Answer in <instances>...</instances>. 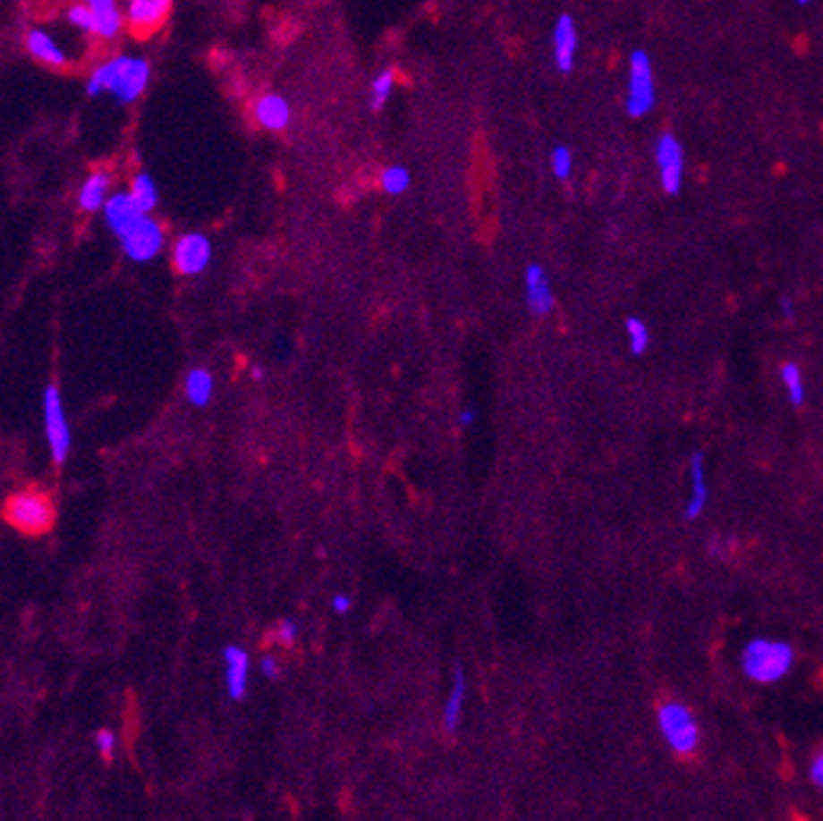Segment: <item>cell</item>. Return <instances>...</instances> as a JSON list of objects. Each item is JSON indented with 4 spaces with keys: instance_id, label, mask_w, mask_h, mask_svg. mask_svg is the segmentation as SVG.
<instances>
[{
    "instance_id": "obj_1",
    "label": "cell",
    "mask_w": 823,
    "mask_h": 821,
    "mask_svg": "<svg viewBox=\"0 0 823 821\" xmlns=\"http://www.w3.org/2000/svg\"><path fill=\"white\" fill-rule=\"evenodd\" d=\"M150 81V64L143 57L133 55H118L98 64L87 81L89 97L98 94H111L121 104H131L138 97H143Z\"/></svg>"
},
{
    "instance_id": "obj_2",
    "label": "cell",
    "mask_w": 823,
    "mask_h": 821,
    "mask_svg": "<svg viewBox=\"0 0 823 821\" xmlns=\"http://www.w3.org/2000/svg\"><path fill=\"white\" fill-rule=\"evenodd\" d=\"M796 664V649L785 639L752 637L740 652V669L755 684H779L792 674Z\"/></svg>"
},
{
    "instance_id": "obj_3",
    "label": "cell",
    "mask_w": 823,
    "mask_h": 821,
    "mask_svg": "<svg viewBox=\"0 0 823 821\" xmlns=\"http://www.w3.org/2000/svg\"><path fill=\"white\" fill-rule=\"evenodd\" d=\"M5 519L22 534H45L55 524V504L42 489H20L5 502Z\"/></svg>"
},
{
    "instance_id": "obj_4",
    "label": "cell",
    "mask_w": 823,
    "mask_h": 821,
    "mask_svg": "<svg viewBox=\"0 0 823 821\" xmlns=\"http://www.w3.org/2000/svg\"><path fill=\"white\" fill-rule=\"evenodd\" d=\"M658 733L664 738V743L681 758H688L698 750L700 745V725L696 715L681 701H666L658 706L657 711Z\"/></svg>"
},
{
    "instance_id": "obj_5",
    "label": "cell",
    "mask_w": 823,
    "mask_h": 821,
    "mask_svg": "<svg viewBox=\"0 0 823 821\" xmlns=\"http://www.w3.org/2000/svg\"><path fill=\"white\" fill-rule=\"evenodd\" d=\"M657 104V81L649 55L644 49H634L630 55V72H627V101L624 108L632 118H641L649 114Z\"/></svg>"
},
{
    "instance_id": "obj_6",
    "label": "cell",
    "mask_w": 823,
    "mask_h": 821,
    "mask_svg": "<svg viewBox=\"0 0 823 821\" xmlns=\"http://www.w3.org/2000/svg\"><path fill=\"white\" fill-rule=\"evenodd\" d=\"M121 239V249L123 254L136 261V264H148L153 261L165 246V229L153 215H143L138 219L136 224L126 229Z\"/></svg>"
},
{
    "instance_id": "obj_7",
    "label": "cell",
    "mask_w": 823,
    "mask_h": 821,
    "mask_svg": "<svg viewBox=\"0 0 823 821\" xmlns=\"http://www.w3.org/2000/svg\"><path fill=\"white\" fill-rule=\"evenodd\" d=\"M42 416H45V433H47L52 458L57 465H62L67 460L69 448H72V430H69L67 413H64V403H62V394H59L57 386L45 389Z\"/></svg>"
},
{
    "instance_id": "obj_8",
    "label": "cell",
    "mask_w": 823,
    "mask_h": 821,
    "mask_svg": "<svg viewBox=\"0 0 823 821\" xmlns=\"http://www.w3.org/2000/svg\"><path fill=\"white\" fill-rule=\"evenodd\" d=\"M212 241L199 232H187L177 236L170 249V258L177 274L199 275L212 264Z\"/></svg>"
},
{
    "instance_id": "obj_9",
    "label": "cell",
    "mask_w": 823,
    "mask_h": 821,
    "mask_svg": "<svg viewBox=\"0 0 823 821\" xmlns=\"http://www.w3.org/2000/svg\"><path fill=\"white\" fill-rule=\"evenodd\" d=\"M173 13V0H126L123 20L131 35L146 39L163 28Z\"/></svg>"
},
{
    "instance_id": "obj_10",
    "label": "cell",
    "mask_w": 823,
    "mask_h": 821,
    "mask_svg": "<svg viewBox=\"0 0 823 821\" xmlns=\"http://www.w3.org/2000/svg\"><path fill=\"white\" fill-rule=\"evenodd\" d=\"M654 157H657V170L664 192L678 195L683 187V170H686V156H683L681 140L674 133H661L654 148Z\"/></svg>"
},
{
    "instance_id": "obj_11",
    "label": "cell",
    "mask_w": 823,
    "mask_h": 821,
    "mask_svg": "<svg viewBox=\"0 0 823 821\" xmlns=\"http://www.w3.org/2000/svg\"><path fill=\"white\" fill-rule=\"evenodd\" d=\"M25 49L30 52V57L52 69H67L69 57L67 52L62 49V45L57 42L55 35H49L47 30L32 28L25 35Z\"/></svg>"
},
{
    "instance_id": "obj_12",
    "label": "cell",
    "mask_w": 823,
    "mask_h": 821,
    "mask_svg": "<svg viewBox=\"0 0 823 821\" xmlns=\"http://www.w3.org/2000/svg\"><path fill=\"white\" fill-rule=\"evenodd\" d=\"M523 291H526V305H529V310L533 315L543 317V315L551 313L553 305H556V298H553L551 281H548V275H546V271L539 264H531L526 268Z\"/></svg>"
},
{
    "instance_id": "obj_13",
    "label": "cell",
    "mask_w": 823,
    "mask_h": 821,
    "mask_svg": "<svg viewBox=\"0 0 823 821\" xmlns=\"http://www.w3.org/2000/svg\"><path fill=\"white\" fill-rule=\"evenodd\" d=\"M104 219H106V226L114 232L116 236H121L126 229L136 224L140 216L146 215L140 207L136 205V199L131 197V192H114V195L108 197L106 205H104Z\"/></svg>"
},
{
    "instance_id": "obj_14",
    "label": "cell",
    "mask_w": 823,
    "mask_h": 821,
    "mask_svg": "<svg viewBox=\"0 0 823 821\" xmlns=\"http://www.w3.org/2000/svg\"><path fill=\"white\" fill-rule=\"evenodd\" d=\"M688 475H691V495H688L686 507H683V517L688 521L698 519L708 507V472H706V458L703 453L696 450L691 455L688 462Z\"/></svg>"
},
{
    "instance_id": "obj_15",
    "label": "cell",
    "mask_w": 823,
    "mask_h": 821,
    "mask_svg": "<svg viewBox=\"0 0 823 821\" xmlns=\"http://www.w3.org/2000/svg\"><path fill=\"white\" fill-rule=\"evenodd\" d=\"M578 55V30L571 15H561L553 28V62L561 72H571L575 67Z\"/></svg>"
},
{
    "instance_id": "obj_16",
    "label": "cell",
    "mask_w": 823,
    "mask_h": 821,
    "mask_svg": "<svg viewBox=\"0 0 823 821\" xmlns=\"http://www.w3.org/2000/svg\"><path fill=\"white\" fill-rule=\"evenodd\" d=\"M224 664H226V691L233 701H242L249 689V652L242 647H226L224 649Z\"/></svg>"
},
{
    "instance_id": "obj_17",
    "label": "cell",
    "mask_w": 823,
    "mask_h": 821,
    "mask_svg": "<svg viewBox=\"0 0 823 821\" xmlns=\"http://www.w3.org/2000/svg\"><path fill=\"white\" fill-rule=\"evenodd\" d=\"M108 197H111V173L108 170H94V173H89L87 180L79 187V209L87 212V215H94L98 209H104Z\"/></svg>"
},
{
    "instance_id": "obj_18",
    "label": "cell",
    "mask_w": 823,
    "mask_h": 821,
    "mask_svg": "<svg viewBox=\"0 0 823 821\" xmlns=\"http://www.w3.org/2000/svg\"><path fill=\"white\" fill-rule=\"evenodd\" d=\"M253 118L266 131H283L291 123V104L281 94H263L253 104Z\"/></svg>"
},
{
    "instance_id": "obj_19",
    "label": "cell",
    "mask_w": 823,
    "mask_h": 821,
    "mask_svg": "<svg viewBox=\"0 0 823 821\" xmlns=\"http://www.w3.org/2000/svg\"><path fill=\"white\" fill-rule=\"evenodd\" d=\"M97 13V38L114 39L121 35L126 25L123 10L118 8V0H84Z\"/></svg>"
},
{
    "instance_id": "obj_20",
    "label": "cell",
    "mask_w": 823,
    "mask_h": 821,
    "mask_svg": "<svg viewBox=\"0 0 823 821\" xmlns=\"http://www.w3.org/2000/svg\"><path fill=\"white\" fill-rule=\"evenodd\" d=\"M465 672L457 666L455 674H453V686H450V694H447L445 708H443V725H445L447 733H455L457 725H460V715H462V706H465Z\"/></svg>"
},
{
    "instance_id": "obj_21",
    "label": "cell",
    "mask_w": 823,
    "mask_h": 821,
    "mask_svg": "<svg viewBox=\"0 0 823 821\" xmlns=\"http://www.w3.org/2000/svg\"><path fill=\"white\" fill-rule=\"evenodd\" d=\"M184 394H187V399L194 406H207V403L212 402L214 394L212 374L202 369V367L192 369V372L187 374V379H184Z\"/></svg>"
},
{
    "instance_id": "obj_22",
    "label": "cell",
    "mask_w": 823,
    "mask_h": 821,
    "mask_svg": "<svg viewBox=\"0 0 823 821\" xmlns=\"http://www.w3.org/2000/svg\"><path fill=\"white\" fill-rule=\"evenodd\" d=\"M128 192H131V197L136 199V205L140 207L146 215H153V209H156L157 202H160V192H157L156 180L148 175V173H138V175H133Z\"/></svg>"
},
{
    "instance_id": "obj_23",
    "label": "cell",
    "mask_w": 823,
    "mask_h": 821,
    "mask_svg": "<svg viewBox=\"0 0 823 821\" xmlns=\"http://www.w3.org/2000/svg\"><path fill=\"white\" fill-rule=\"evenodd\" d=\"M779 377H782V384H785L789 403H792L794 409H802L806 402L804 372H802V367L796 362H785L779 367Z\"/></svg>"
},
{
    "instance_id": "obj_24",
    "label": "cell",
    "mask_w": 823,
    "mask_h": 821,
    "mask_svg": "<svg viewBox=\"0 0 823 821\" xmlns=\"http://www.w3.org/2000/svg\"><path fill=\"white\" fill-rule=\"evenodd\" d=\"M394 87H396V72L394 69H384V72H378L374 81H371V89H369V104L374 111L378 108H384L391 94H394Z\"/></svg>"
},
{
    "instance_id": "obj_25",
    "label": "cell",
    "mask_w": 823,
    "mask_h": 821,
    "mask_svg": "<svg viewBox=\"0 0 823 821\" xmlns=\"http://www.w3.org/2000/svg\"><path fill=\"white\" fill-rule=\"evenodd\" d=\"M624 333H627V344H630V352L632 354H644L649 350L651 344V333H649V325L644 323L641 317H627V323H624Z\"/></svg>"
},
{
    "instance_id": "obj_26",
    "label": "cell",
    "mask_w": 823,
    "mask_h": 821,
    "mask_svg": "<svg viewBox=\"0 0 823 821\" xmlns=\"http://www.w3.org/2000/svg\"><path fill=\"white\" fill-rule=\"evenodd\" d=\"M67 22L72 28H77L79 32L97 38V13H94V8H91L89 3H74V5H69Z\"/></svg>"
},
{
    "instance_id": "obj_27",
    "label": "cell",
    "mask_w": 823,
    "mask_h": 821,
    "mask_svg": "<svg viewBox=\"0 0 823 821\" xmlns=\"http://www.w3.org/2000/svg\"><path fill=\"white\" fill-rule=\"evenodd\" d=\"M378 180H381V190L394 197L403 195L411 187V173L403 165H388Z\"/></svg>"
},
{
    "instance_id": "obj_28",
    "label": "cell",
    "mask_w": 823,
    "mask_h": 821,
    "mask_svg": "<svg viewBox=\"0 0 823 821\" xmlns=\"http://www.w3.org/2000/svg\"><path fill=\"white\" fill-rule=\"evenodd\" d=\"M551 170L558 180H568L573 173V153L571 148L556 146L551 150Z\"/></svg>"
},
{
    "instance_id": "obj_29",
    "label": "cell",
    "mask_w": 823,
    "mask_h": 821,
    "mask_svg": "<svg viewBox=\"0 0 823 821\" xmlns=\"http://www.w3.org/2000/svg\"><path fill=\"white\" fill-rule=\"evenodd\" d=\"M735 551H737V537H733V534H727V537H720V534H716V537H710V541H708V556L710 558H720V561H725V558L733 556Z\"/></svg>"
},
{
    "instance_id": "obj_30",
    "label": "cell",
    "mask_w": 823,
    "mask_h": 821,
    "mask_svg": "<svg viewBox=\"0 0 823 821\" xmlns=\"http://www.w3.org/2000/svg\"><path fill=\"white\" fill-rule=\"evenodd\" d=\"M276 639L281 642V645L291 647L295 639H298V625H295V620H283L276 627Z\"/></svg>"
},
{
    "instance_id": "obj_31",
    "label": "cell",
    "mask_w": 823,
    "mask_h": 821,
    "mask_svg": "<svg viewBox=\"0 0 823 821\" xmlns=\"http://www.w3.org/2000/svg\"><path fill=\"white\" fill-rule=\"evenodd\" d=\"M809 783L823 790V745L816 750L811 763H809Z\"/></svg>"
},
{
    "instance_id": "obj_32",
    "label": "cell",
    "mask_w": 823,
    "mask_h": 821,
    "mask_svg": "<svg viewBox=\"0 0 823 821\" xmlns=\"http://www.w3.org/2000/svg\"><path fill=\"white\" fill-rule=\"evenodd\" d=\"M97 748L108 758V755L116 750V735L111 733V731H98Z\"/></svg>"
},
{
    "instance_id": "obj_33",
    "label": "cell",
    "mask_w": 823,
    "mask_h": 821,
    "mask_svg": "<svg viewBox=\"0 0 823 821\" xmlns=\"http://www.w3.org/2000/svg\"><path fill=\"white\" fill-rule=\"evenodd\" d=\"M261 672H263V676H268V679H278V674H281V664H278V659H276V656H263Z\"/></svg>"
},
{
    "instance_id": "obj_34",
    "label": "cell",
    "mask_w": 823,
    "mask_h": 821,
    "mask_svg": "<svg viewBox=\"0 0 823 821\" xmlns=\"http://www.w3.org/2000/svg\"><path fill=\"white\" fill-rule=\"evenodd\" d=\"M349 607H352V597L344 596V593H337V596L332 597V610L339 613V615H344L349 613Z\"/></svg>"
},
{
    "instance_id": "obj_35",
    "label": "cell",
    "mask_w": 823,
    "mask_h": 821,
    "mask_svg": "<svg viewBox=\"0 0 823 821\" xmlns=\"http://www.w3.org/2000/svg\"><path fill=\"white\" fill-rule=\"evenodd\" d=\"M779 310H782V317H785V320H794V300H792L789 295H785V298L779 300Z\"/></svg>"
},
{
    "instance_id": "obj_36",
    "label": "cell",
    "mask_w": 823,
    "mask_h": 821,
    "mask_svg": "<svg viewBox=\"0 0 823 821\" xmlns=\"http://www.w3.org/2000/svg\"><path fill=\"white\" fill-rule=\"evenodd\" d=\"M475 419H477V410L475 409H465L462 413H460V426H462V428H467V426H472V423H475Z\"/></svg>"
},
{
    "instance_id": "obj_37",
    "label": "cell",
    "mask_w": 823,
    "mask_h": 821,
    "mask_svg": "<svg viewBox=\"0 0 823 821\" xmlns=\"http://www.w3.org/2000/svg\"><path fill=\"white\" fill-rule=\"evenodd\" d=\"M251 377H253V379H263V369H261V367H253V369H251Z\"/></svg>"
},
{
    "instance_id": "obj_38",
    "label": "cell",
    "mask_w": 823,
    "mask_h": 821,
    "mask_svg": "<svg viewBox=\"0 0 823 821\" xmlns=\"http://www.w3.org/2000/svg\"><path fill=\"white\" fill-rule=\"evenodd\" d=\"M796 3H799V5H811L814 0H796Z\"/></svg>"
}]
</instances>
